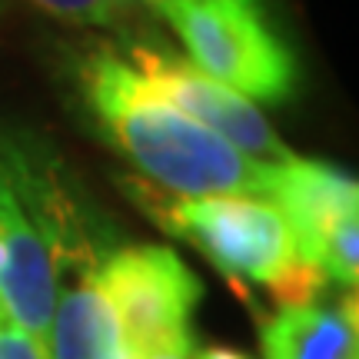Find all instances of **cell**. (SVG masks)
I'll use <instances>...</instances> for the list:
<instances>
[{"mask_svg": "<svg viewBox=\"0 0 359 359\" xmlns=\"http://www.w3.org/2000/svg\"><path fill=\"white\" fill-rule=\"evenodd\" d=\"M77 87L90 123L147 183L180 196L269 193L273 163L240 154L213 130L190 120L110 47L83 53Z\"/></svg>", "mask_w": 359, "mask_h": 359, "instance_id": "cell-1", "label": "cell"}, {"mask_svg": "<svg viewBox=\"0 0 359 359\" xmlns=\"http://www.w3.org/2000/svg\"><path fill=\"white\" fill-rule=\"evenodd\" d=\"M0 309L40 339L64 276L100 253L53 160L24 140H0Z\"/></svg>", "mask_w": 359, "mask_h": 359, "instance_id": "cell-2", "label": "cell"}, {"mask_svg": "<svg viewBox=\"0 0 359 359\" xmlns=\"http://www.w3.org/2000/svg\"><path fill=\"white\" fill-rule=\"evenodd\" d=\"M123 190L156 226L196 246L226 280L266 290L276 306L320 299L326 276L299 257L293 230L273 200L246 193L180 196L140 177L123 180Z\"/></svg>", "mask_w": 359, "mask_h": 359, "instance_id": "cell-3", "label": "cell"}, {"mask_svg": "<svg viewBox=\"0 0 359 359\" xmlns=\"http://www.w3.org/2000/svg\"><path fill=\"white\" fill-rule=\"evenodd\" d=\"M187 60L253 103H283L296 90V60L263 20L259 0H160Z\"/></svg>", "mask_w": 359, "mask_h": 359, "instance_id": "cell-4", "label": "cell"}, {"mask_svg": "<svg viewBox=\"0 0 359 359\" xmlns=\"http://www.w3.org/2000/svg\"><path fill=\"white\" fill-rule=\"evenodd\" d=\"M266 200L283 210L296 250L326 280L359 283V183L346 170L290 154L269 170Z\"/></svg>", "mask_w": 359, "mask_h": 359, "instance_id": "cell-5", "label": "cell"}, {"mask_svg": "<svg viewBox=\"0 0 359 359\" xmlns=\"http://www.w3.org/2000/svg\"><path fill=\"white\" fill-rule=\"evenodd\" d=\"M100 286L133 356L156 346L193 343L190 320L203 296V283L170 246L133 243L103 250Z\"/></svg>", "mask_w": 359, "mask_h": 359, "instance_id": "cell-6", "label": "cell"}, {"mask_svg": "<svg viewBox=\"0 0 359 359\" xmlns=\"http://www.w3.org/2000/svg\"><path fill=\"white\" fill-rule=\"evenodd\" d=\"M127 60L163 100H170L190 120L203 123L206 130H213L240 154L263 163H276L290 156V147L269 127V120L257 103L223 87L219 80L206 77L187 57H177L154 43H133Z\"/></svg>", "mask_w": 359, "mask_h": 359, "instance_id": "cell-7", "label": "cell"}, {"mask_svg": "<svg viewBox=\"0 0 359 359\" xmlns=\"http://www.w3.org/2000/svg\"><path fill=\"white\" fill-rule=\"evenodd\" d=\"M100 253L80 259L60 283L43 336L47 359H133L110 299L100 286Z\"/></svg>", "mask_w": 359, "mask_h": 359, "instance_id": "cell-8", "label": "cell"}, {"mask_svg": "<svg viewBox=\"0 0 359 359\" xmlns=\"http://www.w3.org/2000/svg\"><path fill=\"white\" fill-rule=\"evenodd\" d=\"M259 346L266 359H359L356 299L280 306L259 326Z\"/></svg>", "mask_w": 359, "mask_h": 359, "instance_id": "cell-9", "label": "cell"}, {"mask_svg": "<svg viewBox=\"0 0 359 359\" xmlns=\"http://www.w3.org/2000/svg\"><path fill=\"white\" fill-rule=\"evenodd\" d=\"M30 4L77 27H114L123 13V0H30Z\"/></svg>", "mask_w": 359, "mask_h": 359, "instance_id": "cell-10", "label": "cell"}, {"mask_svg": "<svg viewBox=\"0 0 359 359\" xmlns=\"http://www.w3.org/2000/svg\"><path fill=\"white\" fill-rule=\"evenodd\" d=\"M0 359H47L43 339L13 323L4 309H0Z\"/></svg>", "mask_w": 359, "mask_h": 359, "instance_id": "cell-11", "label": "cell"}, {"mask_svg": "<svg viewBox=\"0 0 359 359\" xmlns=\"http://www.w3.org/2000/svg\"><path fill=\"white\" fill-rule=\"evenodd\" d=\"M193 359H250V356L236 353V349H226V346H206V349H196Z\"/></svg>", "mask_w": 359, "mask_h": 359, "instance_id": "cell-12", "label": "cell"}]
</instances>
